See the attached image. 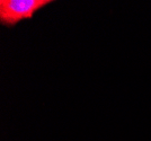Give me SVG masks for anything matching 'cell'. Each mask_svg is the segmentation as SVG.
Here are the masks:
<instances>
[{
	"label": "cell",
	"instance_id": "1",
	"mask_svg": "<svg viewBox=\"0 0 151 141\" xmlns=\"http://www.w3.org/2000/svg\"><path fill=\"white\" fill-rule=\"evenodd\" d=\"M47 4H51L50 0H1L0 22L5 26L16 25L20 20L33 17Z\"/></svg>",
	"mask_w": 151,
	"mask_h": 141
}]
</instances>
